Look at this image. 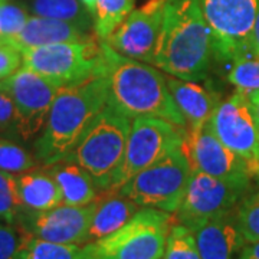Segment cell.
Listing matches in <instances>:
<instances>
[{"mask_svg":"<svg viewBox=\"0 0 259 259\" xmlns=\"http://www.w3.org/2000/svg\"><path fill=\"white\" fill-rule=\"evenodd\" d=\"M107 102L108 81L104 74L61 87L35 144L37 158L49 166L62 161Z\"/></svg>","mask_w":259,"mask_h":259,"instance_id":"cell-3","label":"cell"},{"mask_svg":"<svg viewBox=\"0 0 259 259\" xmlns=\"http://www.w3.org/2000/svg\"><path fill=\"white\" fill-rule=\"evenodd\" d=\"M0 222H2V221H0Z\"/></svg>","mask_w":259,"mask_h":259,"instance_id":"cell-41","label":"cell"},{"mask_svg":"<svg viewBox=\"0 0 259 259\" xmlns=\"http://www.w3.org/2000/svg\"><path fill=\"white\" fill-rule=\"evenodd\" d=\"M258 179H259V176H258Z\"/></svg>","mask_w":259,"mask_h":259,"instance_id":"cell-40","label":"cell"},{"mask_svg":"<svg viewBox=\"0 0 259 259\" xmlns=\"http://www.w3.org/2000/svg\"><path fill=\"white\" fill-rule=\"evenodd\" d=\"M36 167V160L26 148L10 140L0 139V170L22 175Z\"/></svg>","mask_w":259,"mask_h":259,"instance_id":"cell-29","label":"cell"},{"mask_svg":"<svg viewBox=\"0 0 259 259\" xmlns=\"http://www.w3.org/2000/svg\"><path fill=\"white\" fill-rule=\"evenodd\" d=\"M81 3H82L83 6H85V9L88 10V12L93 15V18H94V12H95V5H97V0H81Z\"/></svg>","mask_w":259,"mask_h":259,"instance_id":"cell-37","label":"cell"},{"mask_svg":"<svg viewBox=\"0 0 259 259\" xmlns=\"http://www.w3.org/2000/svg\"><path fill=\"white\" fill-rule=\"evenodd\" d=\"M25 6L33 16L69 22L87 32H91L94 25L93 15L81 0H26Z\"/></svg>","mask_w":259,"mask_h":259,"instance_id":"cell-22","label":"cell"},{"mask_svg":"<svg viewBox=\"0 0 259 259\" xmlns=\"http://www.w3.org/2000/svg\"><path fill=\"white\" fill-rule=\"evenodd\" d=\"M95 203L97 206L88 232V242L101 239L120 229L140 209L139 204L130 200L118 190L105 192L104 197L95 199Z\"/></svg>","mask_w":259,"mask_h":259,"instance_id":"cell-19","label":"cell"},{"mask_svg":"<svg viewBox=\"0 0 259 259\" xmlns=\"http://www.w3.org/2000/svg\"><path fill=\"white\" fill-rule=\"evenodd\" d=\"M166 82L179 111L186 120V131L203 127L219 105L216 95L193 81H185L176 76H166Z\"/></svg>","mask_w":259,"mask_h":259,"instance_id":"cell-18","label":"cell"},{"mask_svg":"<svg viewBox=\"0 0 259 259\" xmlns=\"http://www.w3.org/2000/svg\"><path fill=\"white\" fill-rule=\"evenodd\" d=\"M0 88L9 94L15 104V131L18 136L26 141L36 137L45 127L61 85L22 66L15 74L2 79Z\"/></svg>","mask_w":259,"mask_h":259,"instance_id":"cell-12","label":"cell"},{"mask_svg":"<svg viewBox=\"0 0 259 259\" xmlns=\"http://www.w3.org/2000/svg\"><path fill=\"white\" fill-rule=\"evenodd\" d=\"M23 235L16 225L0 222V259H16Z\"/></svg>","mask_w":259,"mask_h":259,"instance_id":"cell-31","label":"cell"},{"mask_svg":"<svg viewBox=\"0 0 259 259\" xmlns=\"http://www.w3.org/2000/svg\"><path fill=\"white\" fill-rule=\"evenodd\" d=\"M250 47H252V51L259 56V9L256 19H255V25L252 29V35H250Z\"/></svg>","mask_w":259,"mask_h":259,"instance_id":"cell-35","label":"cell"},{"mask_svg":"<svg viewBox=\"0 0 259 259\" xmlns=\"http://www.w3.org/2000/svg\"><path fill=\"white\" fill-rule=\"evenodd\" d=\"M134 8V0H97L94 12V30L105 40L125 20Z\"/></svg>","mask_w":259,"mask_h":259,"instance_id":"cell-24","label":"cell"},{"mask_svg":"<svg viewBox=\"0 0 259 259\" xmlns=\"http://www.w3.org/2000/svg\"><path fill=\"white\" fill-rule=\"evenodd\" d=\"M29 10L25 5L2 2L0 3V37L10 39L19 33L28 22Z\"/></svg>","mask_w":259,"mask_h":259,"instance_id":"cell-30","label":"cell"},{"mask_svg":"<svg viewBox=\"0 0 259 259\" xmlns=\"http://www.w3.org/2000/svg\"><path fill=\"white\" fill-rule=\"evenodd\" d=\"M192 166L183 147L170 151L118 189L140 207L176 213L190 179Z\"/></svg>","mask_w":259,"mask_h":259,"instance_id":"cell-6","label":"cell"},{"mask_svg":"<svg viewBox=\"0 0 259 259\" xmlns=\"http://www.w3.org/2000/svg\"><path fill=\"white\" fill-rule=\"evenodd\" d=\"M186 128L153 117L133 118L124 157L114 173L110 190H118L141 170L154 164L170 151L183 147Z\"/></svg>","mask_w":259,"mask_h":259,"instance_id":"cell-8","label":"cell"},{"mask_svg":"<svg viewBox=\"0 0 259 259\" xmlns=\"http://www.w3.org/2000/svg\"><path fill=\"white\" fill-rule=\"evenodd\" d=\"M213 134L228 148L249 163L252 176H259V120L249 94L236 90L221 102L209 120Z\"/></svg>","mask_w":259,"mask_h":259,"instance_id":"cell-11","label":"cell"},{"mask_svg":"<svg viewBox=\"0 0 259 259\" xmlns=\"http://www.w3.org/2000/svg\"><path fill=\"white\" fill-rule=\"evenodd\" d=\"M22 65V51L3 39L0 42V81L15 74Z\"/></svg>","mask_w":259,"mask_h":259,"instance_id":"cell-32","label":"cell"},{"mask_svg":"<svg viewBox=\"0 0 259 259\" xmlns=\"http://www.w3.org/2000/svg\"><path fill=\"white\" fill-rule=\"evenodd\" d=\"M48 170L62 192L64 204L85 206L93 203L97 199V185L91 175L79 164L62 160L51 164Z\"/></svg>","mask_w":259,"mask_h":259,"instance_id":"cell-20","label":"cell"},{"mask_svg":"<svg viewBox=\"0 0 259 259\" xmlns=\"http://www.w3.org/2000/svg\"><path fill=\"white\" fill-rule=\"evenodd\" d=\"M212 32L213 56L232 62L252 51L250 35L259 0H197Z\"/></svg>","mask_w":259,"mask_h":259,"instance_id":"cell-9","label":"cell"},{"mask_svg":"<svg viewBox=\"0 0 259 259\" xmlns=\"http://www.w3.org/2000/svg\"><path fill=\"white\" fill-rule=\"evenodd\" d=\"M235 216L245 243L259 241V192L243 196L235 209Z\"/></svg>","mask_w":259,"mask_h":259,"instance_id":"cell-27","label":"cell"},{"mask_svg":"<svg viewBox=\"0 0 259 259\" xmlns=\"http://www.w3.org/2000/svg\"><path fill=\"white\" fill-rule=\"evenodd\" d=\"M100 74L108 81V104L128 118L153 117L182 128L187 127L167 87L166 76L156 68L121 55L102 40Z\"/></svg>","mask_w":259,"mask_h":259,"instance_id":"cell-1","label":"cell"},{"mask_svg":"<svg viewBox=\"0 0 259 259\" xmlns=\"http://www.w3.org/2000/svg\"><path fill=\"white\" fill-rule=\"evenodd\" d=\"M167 0H148L133 10L104 42L121 55L153 64Z\"/></svg>","mask_w":259,"mask_h":259,"instance_id":"cell-15","label":"cell"},{"mask_svg":"<svg viewBox=\"0 0 259 259\" xmlns=\"http://www.w3.org/2000/svg\"><path fill=\"white\" fill-rule=\"evenodd\" d=\"M90 32L78 28L74 23L58 19L30 16L22 30L13 37L6 39L12 45L23 51L28 48L45 47L61 42H79L93 37Z\"/></svg>","mask_w":259,"mask_h":259,"instance_id":"cell-17","label":"cell"},{"mask_svg":"<svg viewBox=\"0 0 259 259\" xmlns=\"http://www.w3.org/2000/svg\"><path fill=\"white\" fill-rule=\"evenodd\" d=\"M238 259H259V241L245 243Z\"/></svg>","mask_w":259,"mask_h":259,"instance_id":"cell-34","label":"cell"},{"mask_svg":"<svg viewBox=\"0 0 259 259\" xmlns=\"http://www.w3.org/2000/svg\"><path fill=\"white\" fill-rule=\"evenodd\" d=\"M212 32L197 0H167L153 64L185 81H203L212 59Z\"/></svg>","mask_w":259,"mask_h":259,"instance_id":"cell-2","label":"cell"},{"mask_svg":"<svg viewBox=\"0 0 259 259\" xmlns=\"http://www.w3.org/2000/svg\"><path fill=\"white\" fill-rule=\"evenodd\" d=\"M192 232L202 259H233L245 245L235 210L200 223Z\"/></svg>","mask_w":259,"mask_h":259,"instance_id":"cell-16","label":"cell"},{"mask_svg":"<svg viewBox=\"0 0 259 259\" xmlns=\"http://www.w3.org/2000/svg\"><path fill=\"white\" fill-rule=\"evenodd\" d=\"M18 192L25 210L44 212L62 204V192L49 170L22 173L18 176Z\"/></svg>","mask_w":259,"mask_h":259,"instance_id":"cell-21","label":"cell"},{"mask_svg":"<svg viewBox=\"0 0 259 259\" xmlns=\"http://www.w3.org/2000/svg\"><path fill=\"white\" fill-rule=\"evenodd\" d=\"M2 40H3V39H2V37H0V42H2Z\"/></svg>","mask_w":259,"mask_h":259,"instance_id":"cell-39","label":"cell"},{"mask_svg":"<svg viewBox=\"0 0 259 259\" xmlns=\"http://www.w3.org/2000/svg\"><path fill=\"white\" fill-rule=\"evenodd\" d=\"M130 125L128 117L107 102L64 160L85 168L97 189L107 192L124 157Z\"/></svg>","mask_w":259,"mask_h":259,"instance_id":"cell-4","label":"cell"},{"mask_svg":"<svg viewBox=\"0 0 259 259\" xmlns=\"http://www.w3.org/2000/svg\"><path fill=\"white\" fill-rule=\"evenodd\" d=\"M23 210L18 192V176L0 170V221L16 225L19 214Z\"/></svg>","mask_w":259,"mask_h":259,"instance_id":"cell-28","label":"cell"},{"mask_svg":"<svg viewBox=\"0 0 259 259\" xmlns=\"http://www.w3.org/2000/svg\"><path fill=\"white\" fill-rule=\"evenodd\" d=\"M16 110L13 100L3 88H0V130H15Z\"/></svg>","mask_w":259,"mask_h":259,"instance_id":"cell-33","label":"cell"},{"mask_svg":"<svg viewBox=\"0 0 259 259\" xmlns=\"http://www.w3.org/2000/svg\"><path fill=\"white\" fill-rule=\"evenodd\" d=\"M16 259H82V255L79 245L56 243L25 233Z\"/></svg>","mask_w":259,"mask_h":259,"instance_id":"cell-23","label":"cell"},{"mask_svg":"<svg viewBox=\"0 0 259 259\" xmlns=\"http://www.w3.org/2000/svg\"><path fill=\"white\" fill-rule=\"evenodd\" d=\"M228 79L242 93L259 91V56L250 51L231 62Z\"/></svg>","mask_w":259,"mask_h":259,"instance_id":"cell-25","label":"cell"},{"mask_svg":"<svg viewBox=\"0 0 259 259\" xmlns=\"http://www.w3.org/2000/svg\"><path fill=\"white\" fill-rule=\"evenodd\" d=\"M23 66L61 87L81 82L100 74L102 40L90 37L79 42H61L22 51Z\"/></svg>","mask_w":259,"mask_h":259,"instance_id":"cell-7","label":"cell"},{"mask_svg":"<svg viewBox=\"0 0 259 259\" xmlns=\"http://www.w3.org/2000/svg\"><path fill=\"white\" fill-rule=\"evenodd\" d=\"M249 189V183L218 179L192 168L190 179L176 210V221L193 231L212 218L236 209Z\"/></svg>","mask_w":259,"mask_h":259,"instance_id":"cell-10","label":"cell"},{"mask_svg":"<svg viewBox=\"0 0 259 259\" xmlns=\"http://www.w3.org/2000/svg\"><path fill=\"white\" fill-rule=\"evenodd\" d=\"M2 2H6V0H0V3H2Z\"/></svg>","mask_w":259,"mask_h":259,"instance_id":"cell-38","label":"cell"},{"mask_svg":"<svg viewBox=\"0 0 259 259\" xmlns=\"http://www.w3.org/2000/svg\"><path fill=\"white\" fill-rule=\"evenodd\" d=\"M183 150L194 170L218 179L250 183L252 170L246 160L239 157L218 139L209 127L186 131Z\"/></svg>","mask_w":259,"mask_h":259,"instance_id":"cell-14","label":"cell"},{"mask_svg":"<svg viewBox=\"0 0 259 259\" xmlns=\"http://www.w3.org/2000/svg\"><path fill=\"white\" fill-rule=\"evenodd\" d=\"M249 98H250V102H252V105H253V108H255V112H256V115H258V120H259V91L250 93Z\"/></svg>","mask_w":259,"mask_h":259,"instance_id":"cell-36","label":"cell"},{"mask_svg":"<svg viewBox=\"0 0 259 259\" xmlns=\"http://www.w3.org/2000/svg\"><path fill=\"white\" fill-rule=\"evenodd\" d=\"M95 200L85 206L59 204L49 210L32 212L22 210L16 226L22 232L56 243L85 245L88 242V232L91 226Z\"/></svg>","mask_w":259,"mask_h":259,"instance_id":"cell-13","label":"cell"},{"mask_svg":"<svg viewBox=\"0 0 259 259\" xmlns=\"http://www.w3.org/2000/svg\"><path fill=\"white\" fill-rule=\"evenodd\" d=\"M173 218L154 207H140L128 222L81 248L82 259H161Z\"/></svg>","mask_w":259,"mask_h":259,"instance_id":"cell-5","label":"cell"},{"mask_svg":"<svg viewBox=\"0 0 259 259\" xmlns=\"http://www.w3.org/2000/svg\"><path fill=\"white\" fill-rule=\"evenodd\" d=\"M161 259H202L194 233L185 225H171Z\"/></svg>","mask_w":259,"mask_h":259,"instance_id":"cell-26","label":"cell"}]
</instances>
